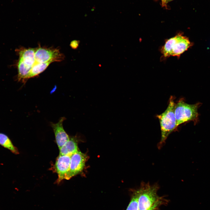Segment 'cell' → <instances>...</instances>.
Instances as JSON below:
<instances>
[{"label": "cell", "instance_id": "5b68a950", "mask_svg": "<svg viewBox=\"0 0 210 210\" xmlns=\"http://www.w3.org/2000/svg\"><path fill=\"white\" fill-rule=\"evenodd\" d=\"M158 184L151 185L149 183H142L139 188V210H146L152 206L158 199L157 192Z\"/></svg>", "mask_w": 210, "mask_h": 210}, {"label": "cell", "instance_id": "9c48e42d", "mask_svg": "<svg viewBox=\"0 0 210 210\" xmlns=\"http://www.w3.org/2000/svg\"><path fill=\"white\" fill-rule=\"evenodd\" d=\"M65 119L66 118L64 117H62L57 123H50V125L53 130L56 142L59 149L70 138L64 130L63 126V123Z\"/></svg>", "mask_w": 210, "mask_h": 210}, {"label": "cell", "instance_id": "ba28073f", "mask_svg": "<svg viewBox=\"0 0 210 210\" xmlns=\"http://www.w3.org/2000/svg\"><path fill=\"white\" fill-rule=\"evenodd\" d=\"M87 159L86 155L79 150L71 155L68 180H69L82 171Z\"/></svg>", "mask_w": 210, "mask_h": 210}, {"label": "cell", "instance_id": "52a82bcc", "mask_svg": "<svg viewBox=\"0 0 210 210\" xmlns=\"http://www.w3.org/2000/svg\"><path fill=\"white\" fill-rule=\"evenodd\" d=\"M71 156L69 155H59L57 158L54 168L58 176L57 180L58 183L64 179H68Z\"/></svg>", "mask_w": 210, "mask_h": 210}, {"label": "cell", "instance_id": "7a4b0ae2", "mask_svg": "<svg viewBox=\"0 0 210 210\" xmlns=\"http://www.w3.org/2000/svg\"><path fill=\"white\" fill-rule=\"evenodd\" d=\"M193 45L189 38L179 32L174 36L166 40L160 51L162 59H165L170 56H176L178 58L181 55Z\"/></svg>", "mask_w": 210, "mask_h": 210}, {"label": "cell", "instance_id": "30bf717a", "mask_svg": "<svg viewBox=\"0 0 210 210\" xmlns=\"http://www.w3.org/2000/svg\"><path fill=\"white\" fill-rule=\"evenodd\" d=\"M60 155H69L77 152L78 150L77 141L76 138L75 137L70 138L59 149Z\"/></svg>", "mask_w": 210, "mask_h": 210}, {"label": "cell", "instance_id": "7c38bea8", "mask_svg": "<svg viewBox=\"0 0 210 210\" xmlns=\"http://www.w3.org/2000/svg\"><path fill=\"white\" fill-rule=\"evenodd\" d=\"M52 63H36L31 69L27 78V80L35 77L43 71Z\"/></svg>", "mask_w": 210, "mask_h": 210}, {"label": "cell", "instance_id": "9a60e30c", "mask_svg": "<svg viewBox=\"0 0 210 210\" xmlns=\"http://www.w3.org/2000/svg\"><path fill=\"white\" fill-rule=\"evenodd\" d=\"M79 42L76 40L73 41L70 44L71 47L74 49H76L78 47Z\"/></svg>", "mask_w": 210, "mask_h": 210}, {"label": "cell", "instance_id": "8fae6325", "mask_svg": "<svg viewBox=\"0 0 210 210\" xmlns=\"http://www.w3.org/2000/svg\"><path fill=\"white\" fill-rule=\"evenodd\" d=\"M0 145L15 154L19 153L18 149L14 146L8 136L2 133H0Z\"/></svg>", "mask_w": 210, "mask_h": 210}, {"label": "cell", "instance_id": "8992f818", "mask_svg": "<svg viewBox=\"0 0 210 210\" xmlns=\"http://www.w3.org/2000/svg\"><path fill=\"white\" fill-rule=\"evenodd\" d=\"M34 58L38 63H52L63 60L64 56L58 49L39 46L35 48Z\"/></svg>", "mask_w": 210, "mask_h": 210}, {"label": "cell", "instance_id": "6da1fadb", "mask_svg": "<svg viewBox=\"0 0 210 210\" xmlns=\"http://www.w3.org/2000/svg\"><path fill=\"white\" fill-rule=\"evenodd\" d=\"M175 98L174 96H171L166 110L162 113L156 116L159 121L161 131V139L158 145L159 149L165 143L171 133L177 128L174 113Z\"/></svg>", "mask_w": 210, "mask_h": 210}, {"label": "cell", "instance_id": "3957f363", "mask_svg": "<svg viewBox=\"0 0 210 210\" xmlns=\"http://www.w3.org/2000/svg\"><path fill=\"white\" fill-rule=\"evenodd\" d=\"M201 105L199 102L189 104L185 102L184 99H180L175 104L174 108L177 127L181 124L190 121L196 124L198 121V109Z\"/></svg>", "mask_w": 210, "mask_h": 210}, {"label": "cell", "instance_id": "2e32d148", "mask_svg": "<svg viewBox=\"0 0 210 210\" xmlns=\"http://www.w3.org/2000/svg\"><path fill=\"white\" fill-rule=\"evenodd\" d=\"M161 2V5L162 7H164L168 9L167 4V0H160Z\"/></svg>", "mask_w": 210, "mask_h": 210}, {"label": "cell", "instance_id": "5bb4252c", "mask_svg": "<svg viewBox=\"0 0 210 210\" xmlns=\"http://www.w3.org/2000/svg\"><path fill=\"white\" fill-rule=\"evenodd\" d=\"M163 201L161 197L159 198L152 206L146 210H156L163 203Z\"/></svg>", "mask_w": 210, "mask_h": 210}, {"label": "cell", "instance_id": "4fadbf2b", "mask_svg": "<svg viewBox=\"0 0 210 210\" xmlns=\"http://www.w3.org/2000/svg\"><path fill=\"white\" fill-rule=\"evenodd\" d=\"M139 194V189L135 191L126 210H139L138 201Z\"/></svg>", "mask_w": 210, "mask_h": 210}, {"label": "cell", "instance_id": "277c9868", "mask_svg": "<svg viewBox=\"0 0 210 210\" xmlns=\"http://www.w3.org/2000/svg\"><path fill=\"white\" fill-rule=\"evenodd\" d=\"M35 48H21L18 51L19 59L17 66L18 80L25 83L28 76L34 64Z\"/></svg>", "mask_w": 210, "mask_h": 210}, {"label": "cell", "instance_id": "e0dca14e", "mask_svg": "<svg viewBox=\"0 0 210 210\" xmlns=\"http://www.w3.org/2000/svg\"><path fill=\"white\" fill-rule=\"evenodd\" d=\"M174 0H167V4L169 2H171Z\"/></svg>", "mask_w": 210, "mask_h": 210}]
</instances>
